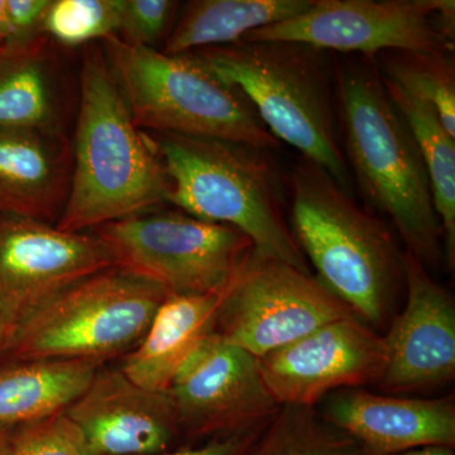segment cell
Instances as JSON below:
<instances>
[{
	"label": "cell",
	"mask_w": 455,
	"mask_h": 455,
	"mask_svg": "<svg viewBox=\"0 0 455 455\" xmlns=\"http://www.w3.org/2000/svg\"><path fill=\"white\" fill-rule=\"evenodd\" d=\"M113 266L171 295L226 291L252 256L243 233L187 212H143L95 229Z\"/></svg>",
	"instance_id": "8"
},
{
	"label": "cell",
	"mask_w": 455,
	"mask_h": 455,
	"mask_svg": "<svg viewBox=\"0 0 455 455\" xmlns=\"http://www.w3.org/2000/svg\"><path fill=\"white\" fill-rule=\"evenodd\" d=\"M245 455H366L316 407L280 406Z\"/></svg>",
	"instance_id": "23"
},
{
	"label": "cell",
	"mask_w": 455,
	"mask_h": 455,
	"mask_svg": "<svg viewBox=\"0 0 455 455\" xmlns=\"http://www.w3.org/2000/svg\"><path fill=\"white\" fill-rule=\"evenodd\" d=\"M7 455H94L82 431L65 412L20 425Z\"/></svg>",
	"instance_id": "26"
},
{
	"label": "cell",
	"mask_w": 455,
	"mask_h": 455,
	"mask_svg": "<svg viewBox=\"0 0 455 455\" xmlns=\"http://www.w3.org/2000/svg\"><path fill=\"white\" fill-rule=\"evenodd\" d=\"M341 148L353 185L427 271L445 265L442 224L420 149L373 57L334 53Z\"/></svg>",
	"instance_id": "1"
},
{
	"label": "cell",
	"mask_w": 455,
	"mask_h": 455,
	"mask_svg": "<svg viewBox=\"0 0 455 455\" xmlns=\"http://www.w3.org/2000/svg\"><path fill=\"white\" fill-rule=\"evenodd\" d=\"M110 267L94 235L0 214V313L12 326L66 287Z\"/></svg>",
	"instance_id": "13"
},
{
	"label": "cell",
	"mask_w": 455,
	"mask_h": 455,
	"mask_svg": "<svg viewBox=\"0 0 455 455\" xmlns=\"http://www.w3.org/2000/svg\"><path fill=\"white\" fill-rule=\"evenodd\" d=\"M169 293L110 267L66 287L12 326L3 355L13 361L65 359L101 364L131 352Z\"/></svg>",
	"instance_id": "7"
},
{
	"label": "cell",
	"mask_w": 455,
	"mask_h": 455,
	"mask_svg": "<svg viewBox=\"0 0 455 455\" xmlns=\"http://www.w3.org/2000/svg\"><path fill=\"white\" fill-rule=\"evenodd\" d=\"M287 194L290 228L314 276L362 322L385 328L405 292L403 250L391 224L304 157L287 175Z\"/></svg>",
	"instance_id": "2"
},
{
	"label": "cell",
	"mask_w": 455,
	"mask_h": 455,
	"mask_svg": "<svg viewBox=\"0 0 455 455\" xmlns=\"http://www.w3.org/2000/svg\"><path fill=\"white\" fill-rule=\"evenodd\" d=\"M314 0H194L164 41V52L181 55L227 46L248 33L300 16Z\"/></svg>",
	"instance_id": "20"
},
{
	"label": "cell",
	"mask_w": 455,
	"mask_h": 455,
	"mask_svg": "<svg viewBox=\"0 0 455 455\" xmlns=\"http://www.w3.org/2000/svg\"><path fill=\"white\" fill-rule=\"evenodd\" d=\"M226 291L209 295L169 293L142 339L125 355L121 368L125 376L149 390L167 391L179 368L214 333Z\"/></svg>",
	"instance_id": "18"
},
{
	"label": "cell",
	"mask_w": 455,
	"mask_h": 455,
	"mask_svg": "<svg viewBox=\"0 0 455 455\" xmlns=\"http://www.w3.org/2000/svg\"><path fill=\"white\" fill-rule=\"evenodd\" d=\"M385 80V79H383ZM386 89L398 112L403 114L429 176L434 206L442 224L444 260L455 268V139L449 136L433 109L386 82Z\"/></svg>",
	"instance_id": "21"
},
{
	"label": "cell",
	"mask_w": 455,
	"mask_h": 455,
	"mask_svg": "<svg viewBox=\"0 0 455 455\" xmlns=\"http://www.w3.org/2000/svg\"><path fill=\"white\" fill-rule=\"evenodd\" d=\"M167 176L154 143L134 124L100 50L85 57L68 197L56 227L84 233L167 203Z\"/></svg>",
	"instance_id": "3"
},
{
	"label": "cell",
	"mask_w": 455,
	"mask_h": 455,
	"mask_svg": "<svg viewBox=\"0 0 455 455\" xmlns=\"http://www.w3.org/2000/svg\"><path fill=\"white\" fill-rule=\"evenodd\" d=\"M193 53L243 92L275 139L355 196L338 125L334 53L292 41L236 42Z\"/></svg>",
	"instance_id": "5"
},
{
	"label": "cell",
	"mask_w": 455,
	"mask_h": 455,
	"mask_svg": "<svg viewBox=\"0 0 455 455\" xmlns=\"http://www.w3.org/2000/svg\"><path fill=\"white\" fill-rule=\"evenodd\" d=\"M100 366L88 361L31 359L0 368V425L20 427L65 412Z\"/></svg>",
	"instance_id": "19"
},
{
	"label": "cell",
	"mask_w": 455,
	"mask_h": 455,
	"mask_svg": "<svg viewBox=\"0 0 455 455\" xmlns=\"http://www.w3.org/2000/svg\"><path fill=\"white\" fill-rule=\"evenodd\" d=\"M51 0H5L8 42L0 61L13 59L37 46V35L44 25Z\"/></svg>",
	"instance_id": "28"
},
{
	"label": "cell",
	"mask_w": 455,
	"mask_h": 455,
	"mask_svg": "<svg viewBox=\"0 0 455 455\" xmlns=\"http://www.w3.org/2000/svg\"><path fill=\"white\" fill-rule=\"evenodd\" d=\"M12 325L11 323L5 319V316L0 313V355L4 352L5 347H7L9 335H11Z\"/></svg>",
	"instance_id": "33"
},
{
	"label": "cell",
	"mask_w": 455,
	"mask_h": 455,
	"mask_svg": "<svg viewBox=\"0 0 455 455\" xmlns=\"http://www.w3.org/2000/svg\"><path fill=\"white\" fill-rule=\"evenodd\" d=\"M122 0H51L42 31L60 44L76 47L116 36Z\"/></svg>",
	"instance_id": "25"
},
{
	"label": "cell",
	"mask_w": 455,
	"mask_h": 455,
	"mask_svg": "<svg viewBox=\"0 0 455 455\" xmlns=\"http://www.w3.org/2000/svg\"><path fill=\"white\" fill-rule=\"evenodd\" d=\"M391 455H455L454 449L444 447H427L403 451V453Z\"/></svg>",
	"instance_id": "31"
},
{
	"label": "cell",
	"mask_w": 455,
	"mask_h": 455,
	"mask_svg": "<svg viewBox=\"0 0 455 455\" xmlns=\"http://www.w3.org/2000/svg\"><path fill=\"white\" fill-rule=\"evenodd\" d=\"M316 409L355 440L366 455H391L427 447L455 448L453 396L401 397L344 388Z\"/></svg>",
	"instance_id": "16"
},
{
	"label": "cell",
	"mask_w": 455,
	"mask_h": 455,
	"mask_svg": "<svg viewBox=\"0 0 455 455\" xmlns=\"http://www.w3.org/2000/svg\"><path fill=\"white\" fill-rule=\"evenodd\" d=\"M50 130L0 128V214L51 224L70 180L65 147Z\"/></svg>",
	"instance_id": "17"
},
{
	"label": "cell",
	"mask_w": 455,
	"mask_h": 455,
	"mask_svg": "<svg viewBox=\"0 0 455 455\" xmlns=\"http://www.w3.org/2000/svg\"><path fill=\"white\" fill-rule=\"evenodd\" d=\"M178 3L171 0H122L118 32L132 46L151 47L166 37ZM167 38V37H166Z\"/></svg>",
	"instance_id": "27"
},
{
	"label": "cell",
	"mask_w": 455,
	"mask_h": 455,
	"mask_svg": "<svg viewBox=\"0 0 455 455\" xmlns=\"http://www.w3.org/2000/svg\"><path fill=\"white\" fill-rule=\"evenodd\" d=\"M167 392L180 429L196 439L253 429L280 409L259 359L215 331L179 368Z\"/></svg>",
	"instance_id": "11"
},
{
	"label": "cell",
	"mask_w": 455,
	"mask_h": 455,
	"mask_svg": "<svg viewBox=\"0 0 455 455\" xmlns=\"http://www.w3.org/2000/svg\"><path fill=\"white\" fill-rule=\"evenodd\" d=\"M17 427L0 425V455H7Z\"/></svg>",
	"instance_id": "32"
},
{
	"label": "cell",
	"mask_w": 455,
	"mask_h": 455,
	"mask_svg": "<svg viewBox=\"0 0 455 455\" xmlns=\"http://www.w3.org/2000/svg\"><path fill=\"white\" fill-rule=\"evenodd\" d=\"M352 315L314 274L253 251L224 293L215 333L259 359Z\"/></svg>",
	"instance_id": "10"
},
{
	"label": "cell",
	"mask_w": 455,
	"mask_h": 455,
	"mask_svg": "<svg viewBox=\"0 0 455 455\" xmlns=\"http://www.w3.org/2000/svg\"><path fill=\"white\" fill-rule=\"evenodd\" d=\"M373 59L386 82L433 109L455 139L454 52L390 50Z\"/></svg>",
	"instance_id": "22"
},
{
	"label": "cell",
	"mask_w": 455,
	"mask_h": 455,
	"mask_svg": "<svg viewBox=\"0 0 455 455\" xmlns=\"http://www.w3.org/2000/svg\"><path fill=\"white\" fill-rule=\"evenodd\" d=\"M38 46L0 61V128L50 130L52 92Z\"/></svg>",
	"instance_id": "24"
},
{
	"label": "cell",
	"mask_w": 455,
	"mask_h": 455,
	"mask_svg": "<svg viewBox=\"0 0 455 455\" xmlns=\"http://www.w3.org/2000/svg\"><path fill=\"white\" fill-rule=\"evenodd\" d=\"M260 374L280 406L316 407L328 395L381 379L383 335L355 315L334 320L259 358Z\"/></svg>",
	"instance_id": "12"
},
{
	"label": "cell",
	"mask_w": 455,
	"mask_h": 455,
	"mask_svg": "<svg viewBox=\"0 0 455 455\" xmlns=\"http://www.w3.org/2000/svg\"><path fill=\"white\" fill-rule=\"evenodd\" d=\"M8 42L7 12H5V0H0V60L4 55Z\"/></svg>",
	"instance_id": "30"
},
{
	"label": "cell",
	"mask_w": 455,
	"mask_h": 455,
	"mask_svg": "<svg viewBox=\"0 0 455 455\" xmlns=\"http://www.w3.org/2000/svg\"><path fill=\"white\" fill-rule=\"evenodd\" d=\"M170 180L167 203L251 239L254 252L313 274L289 221L287 176L275 152L229 140L155 134Z\"/></svg>",
	"instance_id": "4"
},
{
	"label": "cell",
	"mask_w": 455,
	"mask_h": 455,
	"mask_svg": "<svg viewBox=\"0 0 455 455\" xmlns=\"http://www.w3.org/2000/svg\"><path fill=\"white\" fill-rule=\"evenodd\" d=\"M405 304L383 335L385 370L377 388L388 395L433 390L455 377L453 296L403 250Z\"/></svg>",
	"instance_id": "14"
},
{
	"label": "cell",
	"mask_w": 455,
	"mask_h": 455,
	"mask_svg": "<svg viewBox=\"0 0 455 455\" xmlns=\"http://www.w3.org/2000/svg\"><path fill=\"white\" fill-rule=\"evenodd\" d=\"M65 414L94 455L164 453L181 433L169 392L142 387L121 368H99Z\"/></svg>",
	"instance_id": "15"
},
{
	"label": "cell",
	"mask_w": 455,
	"mask_h": 455,
	"mask_svg": "<svg viewBox=\"0 0 455 455\" xmlns=\"http://www.w3.org/2000/svg\"><path fill=\"white\" fill-rule=\"evenodd\" d=\"M266 424L259 425L253 429L242 431V433L209 439L199 447L169 451L156 455H245L259 438L260 431Z\"/></svg>",
	"instance_id": "29"
},
{
	"label": "cell",
	"mask_w": 455,
	"mask_h": 455,
	"mask_svg": "<svg viewBox=\"0 0 455 455\" xmlns=\"http://www.w3.org/2000/svg\"><path fill=\"white\" fill-rule=\"evenodd\" d=\"M104 42L108 64L137 127L243 143L275 154L283 149L243 92L221 82L193 52L169 55L132 46L116 36Z\"/></svg>",
	"instance_id": "6"
},
{
	"label": "cell",
	"mask_w": 455,
	"mask_h": 455,
	"mask_svg": "<svg viewBox=\"0 0 455 455\" xmlns=\"http://www.w3.org/2000/svg\"><path fill=\"white\" fill-rule=\"evenodd\" d=\"M292 41L331 53L374 57L383 51L454 52V0H314L291 20L241 42Z\"/></svg>",
	"instance_id": "9"
}]
</instances>
